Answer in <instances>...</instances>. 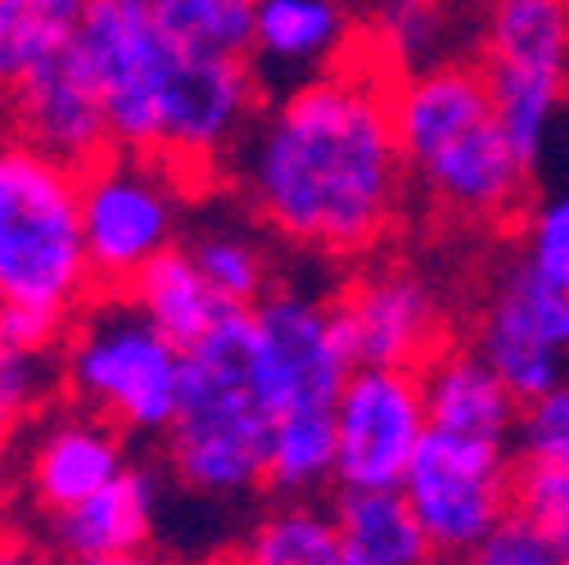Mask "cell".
Wrapping results in <instances>:
<instances>
[{"mask_svg":"<svg viewBox=\"0 0 569 565\" xmlns=\"http://www.w3.org/2000/svg\"><path fill=\"white\" fill-rule=\"evenodd\" d=\"M475 561H483V565H556L547 538H542V534L533 529V521H529L525 512H516V507L488 529V538L479 543Z\"/></svg>","mask_w":569,"mask_h":565,"instance_id":"cell-32","label":"cell"},{"mask_svg":"<svg viewBox=\"0 0 569 565\" xmlns=\"http://www.w3.org/2000/svg\"><path fill=\"white\" fill-rule=\"evenodd\" d=\"M389 105L407 177L443 214L479 227L525 218L533 168L497 118L479 63L452 54L398 73Z\"/></svg>","mask_w":569,"mask_h":565,"instance_id":"cell-2","label":"cell"},{"mask_svg":"<svg viewBox=\"0 0 569 565\" xmlns=\"http://www.w3.org/2000/svg\"><path fill=\"white\" fill-rule=\"evenodd\" d=\"M59 385V353H28L0 344V444H6L28 416L54 394Z\"/></svg>","mask_w":569,"mask_h":565,"instance_id":"cell-29","label":"cell"},{"mask_svg":"<svg viewBox=\"0 0 569 565\" xmlns=\"http://www.w3.org/2000/svg\"><path fill=\"white\" fill-rule=\"evenodd\" d=\"M271 403L258 380L249 308H231L186 348L177 416L163 430L168 466L194 498L236 503L267 488Z\"/></svg>","mask_w":569,"mask_h":565,"instance_id":"cell-3","label":"cell"},{"mask_svg":"<svg viewBox=\"0 0 569 565\" xmlns=\"http://www.w3.org/2000/svg\"><path fill=\"white\" fill-rule=\"evenodd\" d=\"M249 321L258 348V380L271 412L335 407L352 371V353L335 321V304L303 290H276L249 308Z\"/></svg>","mask_w":569,"mask_h":565,"instance_id":"cell-13","label":"cell"},{"mask_svg":"<svg viewBox=\"0 0 569 565\" xmlns=\"http://www.w3.org/2000/svg\"><path fill=\"white\" fill-rule=\"evenodd\" d=\"M6 140H14V109H10V96L0 91V146Z\"/></svg>","mask_w":569,"mask_h":565,"instance_id":"cell-34","label":"cell"},{"mask_svg":"<svg viewBox=\"0 0 569 565\" xmlns=\"http://www.w3.org/2000/svg\"><path fill=\"white\" fill-rule=\"evenodd\" d=\"M520 262L542 280H551V286L569 290V190H556L525 208Z\"/></svg>","mask_w":569,"mask_h":565,"instance_id":"cell-30","label":"cell"},{"mask_svg":"<svg viewBox=\"0 0 569 565\" xmlns=\"http://www.w3.org/2000/svg\"><path fill=\"white\" fill-rule=\"evenodd\" d=\"M435 561H475L488 529L511 512L516 457L502 439L425 430L402 484Z\"/></svg>","mask_w":569,"mask_h":565,"instance_id":"cell-8","label":"cell"},{"mask_svg":"<svg viewBox=\"0 0 569 565\" xmlns=\"http://www.w3.org/2000/svg\"><path fill=\"white\" fill-rule=\"evenodd\" d=\"M339 565H425L435 561L402 488H339Z\"/></svg>","mask_w":569,"mask_h":565,"instance_id":"cell-20","label":"cell"},{"mask_svg":"<svg viewBox=\"0 0 569 565\" xmlns=\"http://www.w3.org/2000/svg\"><path fill=\"white\" fill-rule=\"evenodd\" d=\"M335 484V407L276 412L267 439V488L276 498H317Z\"/></svg>","mask_w":569,"mask_h":565,"instance_id":"cell-22","label":"cell"},{"mask_svg":"<svg viewBox=\"0 0 569 565\" xmlns=\"http://www.w3.org/2000/svg\"><path fill=\"white\" fill-rule=\"evenodd\" d=\"M416 371H420L425 416H430L435 430L502 439V444L516 439L525 403L488 367V358L475 344H439Z\"/></svg>","mask_w":569,"mask_h":565,"instance_id":"cell-18","label":"cell"},{"mask_svg":"<svg viewBox=\"0 0 569 565\" xmlns=\"http://www.w3.org/2000/svg\"><path fill=\"white\" fill-rule=\"evenodd\" d=\"M181 344H172L122 290H104L68 321L59 385L122 435H163L181 398Z\"/></svg>","mask_w":569,"mask_h":565,"instance_id":"cell-5","label":"cell"},{"mask_svg":"<svg viewBox=\"0 0 569 565\" xmlns=\"http://www.w3.org/2000/svg\"><path fill=\"white\" fill-rule=\"evenodd\" d=\"M330 304L352 367H420L439 344H448L439 295L407 267L385 262L352 276Z\"/></svg>","mask_w":569,"mask_h":565,"instance_id":"cell-14","label":"cell"},{"mask_svg":"<svg viewBox=\"0 0 569 565\" xmlns=\"http://www.w3.org/2000/svg\"><path fill=\"white\" fill-rule=\"evenodd\" d=\"M73 46L100 87L113 150L154 155L163 91L181 59L154 19V6L150 0H87Z\"/></svg>","mask_w":569,"mask_h":565,"instance_id":"cell-9","label":"cell"},{"mask_svg":"<svg viewBox=\"0 0 569 565\" xmlns=\"http://www.w3.org/2000/svg\"><path fill=\"white\" fill-rule=\"evenodd\" d=\"M389 91L393 73L358 46L258 109L227 172L262 227L326 258L367 254L393 231L407 159Z\"/></svg>","mask_w":569,"mask_h":565,"instance_id":"cell-1","label":"cell"},{"mask_svg":"<svg viewBox=\"0 0 569 565\" xmlns=\"http://www.w3.org/2000/svg\"><path fill=\"white\" fill-rule=\"evenodd\" d=\"M362 46L348 0H258L253 68L276 82H299L335 68Z\"/></svg>","mask_w":569,"mask_h":565,"instance_id":"cell-17","label":"cell"},{"mask_svg":"<svg viewBox=\"0 0 569 565\" xmlns=\"http://www.w3.org/2000/svg\"><path fill=\"white\" fill-rule=\"evenodd\" d=\"M87 299H96V276L82 236V168L14 136L0 146V304L73 321Z\"/></svg>","mask_w":569,"mask_h":565,"instance_id":"cell-4","label":"cell"},{"mask_svg":"<svg viewBox=\"0 0 569 565\" xmlns=\"http://www.w3.org/2000/svg\"><path fill=\"white\" fill-rule=\"evenodd\" d=\"M262 109V73L236 54H181L163 109H159V159L190 186L231 163L236 146Z\"/></svg>","mask_w":569,"mask_h":565,"instance_id":"cell-10","label":"cell"},{"mask_svg":"<svg viewBox=\"0 0 569 565\" xmlns=\"http://www.w3.org/2000/svg\"><path fill=\"white\" fill-rule=\"evenodd\" d=\"M240 556L258 565H339L335 512H321L312 498H280L244 534Z\"/></svg>","mask_w":569,"mask_h":565,"instance_id":"cell-25","label":"cell"},{"mask_svg":"<svg viewBox=\"0 0 569 565\" xmlns=\"http://www.w3.org/2000/svg\"><path fill=\"white\" fill-rule=\"evenodd\" d=\"M190 258L208 276L227 308H253L271 295V258L267 245L244 227H203L190 245Z\"/></svg>","mask_w":569,"mask_h":565,"instance_id":"cell-27","label":"cell"},{"mask_svg":"<svg viewBox=\"0 0 569 565\" xmlns=\"http://www.w3.org/2000/svg\"><path fill=\"white\" fill-rule=\"evenodd\" d=\"M475 63L507 136L538 172L569 109V0H483Z\"/></svg>","mask_w":569,"mask_h":565,"instance_id":"cell-6","label":"cell"},{"mask_svg":"<svg viewBox=\"0 0 569 565\" xmlns=\"http://www.w3.org/2000/svg\"><path fill=\"white\" fill-rule=\"evenodd\" d=\"M186 177L159 155L109 150L82 168V236L96 290H127L181 240Z\"/></svg>","mask_w":569,"mask_h":565,"instance_id":"cell-7","label":"cell"},{"mask_svg":"<svg viewBox=\"0 0 569 565\" xmlns=\"http://www.w3.org/2000/svg\"><path fill=\"white\" fill-rule=\"evenodd\" d=\"M159 28L181 54H236L253 50L258 0H150Z\"/></svg>","mask_w":569,"mask_h":565,"instance_id":"cell-26","label":"cell"},{"mask_svg":"<svg viewBox=\"0 0 569 565\" xmlns=\"http://www.w3.org/2000/svg\"><path fill=\"white\" fill-rule=\"evenodd\" d=\"M516 444H520V457L569 462V371L520 407Z\"/></svg>","mask_w":569,"mask_h":565,"instance_id":"cell-31","label":"cell"},{"mask_svg":"<svg viewBox=\"0 0 569 565\" xmlns=\"http://www.w3.org/2000/svg\"><path fill=\"white\" fill-rule=\"evenodd\" d=\"M87 0H0V91H14L37 63L73 46Z\"/></svg>","mask_w":569,"mask_h":565,"instance_id":"cell-24","label":"cell"},{"mask_svg":"<svg viewBox=\"0 0 569 565\" xmlns=\"http://www.w3.org/2000/svg\"><path fill=\"white\" fill-rule=\"evenodd\" d=\"M425 430L416 367H352L335 398V484L398 488Z\"/></svg>","mask_w":569,"mask_h":565,"instance_id":"cell-12","label":"cell"},{"mask_svg":"<svg viewBox=\"0 0 569 565\" xmlns=\"http://www.w3.org/2000/svg\"><path fill=\"white\" fill-rule=\"evenodd\" d=\"M10 109H14V136L32 140L37 150L73 168H87L113 150L100 87L78 46H63L46 63H37L10 91Z\"/></svg>","mask_w":569,"mask_h":565,"instance_id":"cell-15","label":"cell"},{"mask_svg":"<svg viewBox=\"0 0 569 565\" xmlns=\"http://www.w3.org/2000/svg\"><path fill=\"white\" fill-rule=\"evenodd\" d=\"M470 344L520 403L538 398L569 371V290L511 258L488 280Z\"/></svg>","mask_w":569,"mask_h":565,"instance_id":"cell-11","label":"cell"},{"mask_svg":"<svg viewBox=\"0 0 569 565\" xmlns=\"http://www.w3.org/2000/svg\"><path fill=\"white\" fill-rule=\"evenodd\" d=\"M127 466L122 430L113 420L78 407L73 416H59L28 453V488L41 512L73 507L104 488Z\"/></svg>","mask_w":569,"mask_h":565,"instance_id":"cell-19","label":"cell"},{"mask_svg":"<svg viewBox=\"0 0 569 565\" xmlns=\"http://www.w3.org/2000/svg\"><path fill=\"white\" fill-rule=\"evenodd\" d=\"M0 521H6V484H0Z\"/></svg>","mask_w":569,"mask_h":565,"instance_id":"cell-35","label":"cell"},{"mask_svg":"<svg viewBox=\"0 0 569 565\" xmlns=\"http://www.w3.org/2000/svg\"><path fill=\"white\" fill-rule=\"evenodd\" d=\"M68 335V317L23 304H0V344L28 348V353H59Z\"/></svg>","mask_w":569,"mask_h":565,"instance_id":"cell-33","label":"cell"},{"mask_svg":"<svg viewBox=\"0 0 569 565\" xmlns=\"http://www.w3.org/2000/svg\"><path fill=\"white\" fill-rule=\"evenodd\" d=\"M50 556L82 561V565H118L146 556L159 521V488L154 475L140 466H122L91 498L41 512Z\"/></svg>","mask_w":569,"mask_h":565,"instance_id":"cell-16","label":"cell"},{"mask_svg":"<svg viewBox=\"0 0 569 565\" xmlns=\"http://www.w3.org/2000/svg\"><path fill=\"white\" fill-rule=\"evenodd\" d=\"M511 507L533 521V529L547 538L556 565H569V462L520 457Z\"/></svg>","mask_w":569,"mask_h":565,"instance_id":"cell-28","label":"cell"},{"mask_svg":"<svg viewBox=\"0 0 569 565\" xmlns=\"http://www.w3.org/2000/svg\"><path fill=\"white\" fill-rule=\"evenodd\" d=\"M362 50H371L389 73L452 59V10L448 0H371Z\"/></svg>","mask_w":569,"mask_h":565,"instance_id":"cell-23","label":"cell"},{"mask_svg":"<svg viewBox=\"0 0 569 565\" xmlns=\"http://www.w3.org/2000/svg\"><path fill=\"white\" fill-rule=\"evenodd\" d=\"M140 313H146L172 344L190 348L199 335H208L231 308L218 299V290L208 286V276L199 271V262L190 258V249L172 245L168 254H159L150 267H140L136 280L122 290Z\"/></svg>","mask_w":569,"mask_h":565,"instance_id":"cell-21","label":"cell"}]
</instances>
